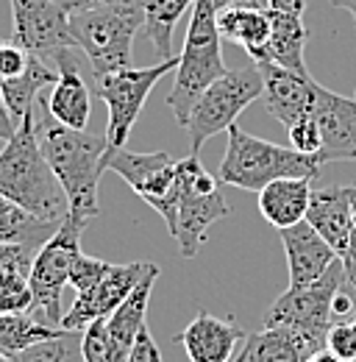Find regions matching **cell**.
Listing matches in <instances>:
<instances>
[{"label":"cell","mask_w":356,"mask_h":362,"mask_svg":"<svg viewBox=\"0 0 356 362\" xmlns=\"http://www.w3.org/2000/svg\"><path fill=\"white\" fill-rule=\"evenodd\" d=\"M34 123L44 159L70 201V212L92 221L100 212L97 187L100 176L106 173V153L112 148L109 139L78 129H67L59 120H53V115L44 109L42 95L34 109Z\"/></svg>","instance_id":"cell-1"},{"label":"cell","mask_w":356,"mask_h":362,"mask_svg":"<svg viewBox=\"0 0 356 362\" xmlns=\"http://www.w3.org/2000/svg\"><path fill=\"white\" fill-rule=\"evenodd\" d=\"M0 201L42 221H64L70 212V201L40 148L34 112L17 123L14 136L0 151Z\"/></svg>","instance_id":"cell-2"},{"label":"cell","mask_w":356,"mask_h":362,"mask_svg":"<svg viewBox=\"0 0 356 362\" xmlns=\"http://www.w3.org/2000/svg\"><path fill=\"white\" fill-rule=\"evenodd\" d=\"M145 28V0H92L70 11V31L87 56L92 78L129 67L134 40Z\"/></svg>","instance_id":"cell-3"},{"label":"cell","mask_w":356,"mask_h":362,"mask_svg":"<svg viewBox=\"0 0 356 362\" xmlns=\"http://www.w3.org/2000/svg\"><path fill=\"white\" fill-rule=\"evenodd\" d=\"M228 73L222 62V37L218 31V8L212 0H195L192 20L186 28V40L178 53L176 81L167 95V106L173 109L176 120L184 126L198 98Z\"/></svg>","instance_id":"cell-4"},{"label":"cell","mask_w":356,"mask_h":362,"mask_svg":"<svg viewBox=\"0 0 356 362\" xmlns=\"http://www.w3.org/2000/svg\"><path fill=\"white\" fill-rule=\"evenodd\" d=\"M320 168L323 162L317 156H307L295 148H284V145L259 139V136L242 132L234 123L228 129V145L222 153L218 179L237 189L259 192L270 181L287 179V176L317 179Z\"/></svg>","instance_id":"cell-5"},{"label":"cell","mask_w":356,"mask_h":362,"mask_svg":"<svg viewBox=\"0 0 356 362\" xmlns=\"http://www.w3.org/2000/svg\"><path fill=\"white\" fill-rule=\"evenodd\" d=\"M228 204L220 195V179L209 173L198 153L178 159V215L170 237L184 259H195L209 237V228L228 218Z\"/></svg>","instance_id":"cell-6"},{"label":"cell","mask_w":356,"mask_h":362,"mask_svg":"<svg viewBox=\"0 0 356 362\" xmlns=\"http://www.w3.org/2000/svg\"><path fill=\"white\" fill-rule=\"evenodd\" d=\"M89 218L67 212L56 234L37 251L31 262V290H34V307L31 315L47 326H61V293L70 284V268L76 257L81 254V234L87 228Z\"/></svg>","instance_id":"cell-7"},{"label":"cell","mask_w":356,"mask_h":362,"mask_svg":"<svg viewBox=\"0 0 356 362\" xmlns=\"http://www.w3.org/2000/svg\"><path fill=\"white\" fill-rule=\"evenodd\" d=\"M262 92H265V81L256 64L228 70L215 84H209L184 123L189 134V151L198 153L206 139L218 136L220 132H228L237 123V117L254 100L262 98Z\"/></svg>","instance_id":"cell-8"},{"label":"cell","mask_w":356,"mask_h":362,"mask_svg":"<svg viewBox=\"0 0 356 362\" xmlns=\"http://www.w3.org/2000/svg\"><path fill=\"white\" fill-rule=\"evenodd\" d=\"M345 284L343 262L337 259L326 276L304 287H287L265 313V326H290L309 337L323 351L328 343V329L334 323V296Z\"/></svg>","instance_id":"cell-9"},{"label":"cell","mask_w":356,"mask_h":362,"mask_svg":"<svg viewBox=\"0 0 356 362\" xmlns=\"http://www.w3.org/2000/svg\"><path fill=\"white\" fill-rule=\"evenodd\" d=\"M178 67V53L170 59H162L153 67H120L112 73H103L95 78V95L109 109L106 139L112 148H126L131 129L148 100L153 87Z\"/></svg>","instance_id":"cell-10"},{"label":"cell","mask_w":356,"mask_h":362,"mask_svg":"<svg viewBox=\"0 0 356 362\" xmlns=\"http://www.w3.org/2000/svg\"><path fill=\"white\" fill-rule=\"evenodd\" d=\"M106 170L117 173L134 192L173 231L178 215V159L167 151L136 153L129 148H109Z\"/></svg>","instance_id":"cell-11"},{"label":"cell","mask_w":356,"mask_h":362,"mask_svg":"<svg viewBox=\"0 0 356 362\" xmlns=\"http://www.w3.org/2000/svg\"><path fill=\"white\" fill-rule=\"evenodd\" d=\"M70 6L59 0H11V42L53 62L61 50L78 47L70 31Z\"/></svg>","instance_id":"cell-12"},{"label":"cell","mask_w":356,"mask_h":362,"mask_svg":"<svg viewBox=\"0 0 356 362\" xmlns=\"http://www.w3.org/2000/svg\"><path fill=\"white\" fill-rule=\"evenodd\" d=\"M153 268H156L153 262H126V265L109 262V268L95 287H89L84 293H76L73 307L61 315V329L84 332L92 320L109 317Z\"/></svg>","instance_id":"cell-13"},{"label":"cell","mask_w":356,"mask_h":362,"mask_svg":"<svg viewBox=\"0 0 356 362\" xmlns=\"http://www.w3.org/2000/svg\"><path fill=\"white\" fill-rule=\"evenodd\" d=\"M256 67L265 81V92H262L265 109L281 126L290 129L295 120L309 117L314 98L323 84H317L309 73H292L273 62H256Z\"/></svg>","instance_id":"cell-14"},{"label":"cell","mask_w":356,"mask_h":362,"mask_svg":"<svg viewBox=\"0 0 356 362\" xmlns=\"http://www.w3.org/2000/svg\"><path fill=\"white\" fill-rule=\"evenodd\" d=\"M76 50L78 47H67L53 59L59 70V81L50 87V92H42V103L53 115V120H59L61 126L87 132L92 115V92L76 62Z\"/></svg>","instance_id":"cell-15"},{"label":"cell","mask_w":356,"mask_h":362,"mask_svg":"<svg viewBox=\"0 0 356 362\" xmlns=\"http://www.w3.org/2000/svg\"><path fill=\"white\" fill-rule=\"evenodd\" d=\"M309 117L323 132L320 162H348L356 159V100L320 87Z\"/></svg>","instance_id":"cell-16"},{"label":"cell","mask_w":356,"mask_h":362,"mask_svg":"<svg viewBox=\"0 0 356 362\" xmlns=\"http://www.w3.org/2000/svg\"><path fill=\"white\" fill-rule=\"evenodd\" d=\"M245 332L231 317H218L206 310H201L195 320L176 337V343L184 346L189 362H231L239 351L237 346L245 343Z\"/></svg>","instance_id":"cell-17"},{"label":"cell","mask_w":356,"mask_h":362,"mask_svg":"<svg viewBox=\"0 0 356 362\" xmlns=\"http://www.w3.org/2000/svg\"><path fill=\"white\" fill-rule=\"evenodd\" d=\"M278 234H281V245H284V254H287L290 287H304V284L317 281L340 259L337 251L307 221H301V223L290 228H281Z\"/></svg>","instance_id":"cell-18"},{"label":"cell","mask_w":356,"mask_h":362,"mask_svg":"<svg viewBox=\"0 0 356 362\" xmlns=\"http://www.w3.org/2000/svg\"><path fill=\"white\" fill-rule=\"evenodd\" d=\"M307 223L337 251V257H343L345 248H348L351 231H354L348 187H320V189H312Z\"/></svg>","instance_id":"cell-19"},{"label":"cell","mask_w":356,"mask_h":362,"mask_svg":"<svg viewBox=\"0 0 356 362\" xmlns=\"http://www.w3.org/2000/svg\"><path fill=\"white\" fill-rule=\"evenodd\" d=\"M312 181L314 179H307V176H287V179H275L262 187L256 192L262 218L278 231L307 221V209H309V198L314 189Z\"/></svg>","instance_id":"cell-20"},{"label":"cell","mask_w":356,"mask_h":362,"mask_svg":"<svg viewBox=\"0 0 356 362\" xmlns=\"http://www.w3.org/2000/svg\"><path fill=\"white\" fill-rule=\"evenodd\" d=\"M159 279V268L148 273L131 293L126 296V301L106 317V334H109V346H112V357L114 362L129 360L134 340L139 334V329L145 326V315H148V301L153 293V284Z\"/></svg>","instance_id":"cell-21"},{"label":"cell","mask_w":356,"mask_h":362,"mask_svg":"<svg viewBox=\"0 0 356 362\" xmlns=\"http://www.w3.org/2000/svg\"><path fill=\"white\" fill-rule=\"evenodd\" d=\"M270 40H267L265 56L259 62H273L284 70L292 73H309L304 62V47L309 40V31L301 20L298 11H284V8H270Z\"/></svg>","instance_id":"cell-22"},{"label":"cell","mask_w":356,"mask_h":362,"mask_svg":"<svg viewBox=\"0 0 356 362\" xmlns=\"http://www.w3.org/2000/svg\"><path fill=\"white\" fill-rule=\"evenodd\" d=\"M218 31L222 40L239 45L254 62L265 56L267 40H270V11L254 8V6H228L218 11Z\"/></svg>","instance_id":"cell-23"},{"label":"cell","mask_w":356,"mask_h":362,"mask_svg":"<svg viewBox=\"0 0 356 362\" xmlns=\"http://www.w3.org/2000/svg\"><path fill=\"white\" fill-rule=\"evenodd\" d=\"M248 362H307L320 349L290 326H262L245 337Z\"/></svg>","instance_id":"cell-24"},{"label":"cell","mask_w":356,"mask_h":362,"mask_svg":"<svg viewBox=\"0 0 356 362\" xmlns=\"http://www.w3.org/2000/svg\"><path fill=\"white\" fill-rule=\"evenodd\" d=\"M59 81V70L50 67L44 59L34 56L28 59L25 70L14 78H6L0 81V92H3V100L8 106V115L14 117V123H20L28 112L37 109V100L47 87H53Z\"/></svg>","instance_id":"cell-25"},{"label":"cell","mask_w":356,"mask_h":362,"mask_svg":"<svg viewBox=\"0 0 356 362\" xmlns=\"http://www.w3.org/2000/svg\"><path fill=\"white\" fill-rule=\"evenodd\" d=\"M189 6H195V0H145V31L162 59L176 56L170 47L173 31Z\"/></svg>","instance_id":"cell-26"},{"label":"cell","mask_w":356,"mask_h":362,"mask_svg":"<svg viewBox=\"0 0 356 362\" xmlns=\"http://www.w3.org/2000/svg\"><path fill=\"white\" fill-rule=\"evenodd\" d=\"M59 332H61V326H47L42 320H37L31 313L0 315V354L11 360L20 351H25L28 346L47 340V337H53Z\"/></svg>","instance_id":"cell-27"},{"label":"cell","mask_w":356,"mask_h":362,"mask_svg":"<svg viewBox=\"0 0 356 362\" xmlns=\"http://www.w3.org/2000/svg\"><path fill=\"white\" fill-rule=\"evenodd\" d=\"M81 337H84V332L61 329L59 334L28 346L17 357H11V362H84Z\"/></svg>","instance_id":"cell-28"},{"label":"cell","mask_w":356,"mask_h":362,"mask_svg":"<svg viewBox=\"0 0 356 362\" xmlns=\"http://www.w3.org/2000/svg\"><path fill=\"white\" fill-rule=\"evenodd\" d=\"M31 307H34V290H31L28 273L0 276V315L31 313Z\"/></svg>","instance_id":"cell-29"},{"label":"cell","mask_w":356,"mask_h":362,"mask_svg":"<svg viewBox=\"0 0 356 362\" xmlns=\"http://www.w3.org/2000/svg\"><path fill=\"white\" fill-rule=\"evenodd\" d=\"M81 351H84V362H114L112 346H109V334H106V317L92 320L84 329Z\"/></svg>","instance_id":"cell-30"},{"label":"cell","mask_w":356,"mask_h":362,"mask_svg":"<svg viewBox=\"0 0 356 362\" xmlns=\"http://www.w3.org/2000/svg\"><path fill=\"white\" fill-rule=\"evenodd\" d=\"M290 148L307 153V156H317L320 159V151H323V132L317 126L314 117H301L295 120L290 129Z\"/></svg>","instance_id":"cell-31"},{"label":"cell","mask_w":356,"mask_h":362,"mask_svg":"<svg viewBox=\"0 0 356 362\" xmlns=\"http://www.w3.org/2000/svg\"><path fill=\"white\" fill-rule=\"evenodd\" d=\"M109 268V262H103V259H97V257H87L84 251L76 257V262H73V268H70V287L76 290V293H84L89 287H95L97 281H100V276L106 273Z\"/></svg>","instance_id":"cell-32"},{"label":"cell","mask_w":356,"mask_h":362,"mask_svg":"<svg viewBox=\"0 0 356 362\" xmlns=\"http://www.w3.org/2000/svg\"><path fill=\"white\" fill-rule=\"evenodd\" d=\"M40 248L23 243H0V276L6 273H31V262Z\"/></svg>","instance_id":"cell-33"},{"label":"cell","mask_w":356,"mask_h":362,"mask_svg":"<svg viewBox=\"0 0 356 362\" xmlns=\"http://www.w3.org/2000/svg\"><path fill=\"white\" fill-rule=\"evenodd\" d=\"M126 362H165L162 360L159 346H156V340H153V334H150V329H148V323L139 329V334H136V340H134L131 351H129V360Z\"/></svg>","instance_id":"cell-34"},{"label":"cell","mask_w":356,"mask_h":362,"mask_svg":"<svg viewBox=\"0 0 356 362\" xmlns=\"http://www.w3.org/2000/svg\"><path fill=\"white\" fill-rule=\"evenodd\" d=\"M340 262H343V271H345V281H354L356 279V226H354V231H351L348 248H345V254L340 257Z\"/></svg>","instance_id":"cell-35"},{"label":"cell","mask_w":356,"mask_h":362,"mask_svg":"<svg viewBox=\"0 0 356 362\" xmlns=\"http://www.w3.org/2000/svg\"><path fill=\"white\" fill-rule=\"evenodd\" d=\"M17 132V123H14V117L8 115V106H6V100H3V92H0V142H8L11 136Z\"/></svg>","instance_id":"cell-36"},{"label":"cell","mask_w":356,"mask_h":362,"mask_svg":"<svg viewBox=\"0 0 356 362\" xmlns=\"http://www.w3.org/2000/svg\"><path fill=\"white\" fill-rule=\"evenodd\" d=\"M307 362H343V360H340L337 354H331L328 349H323V351H317V354H312V357H309V360H307Z\"/></svg>","instance_id":"cell-37"},{"label":"cell","mask_w":356,"mask_h":362,"mask_svg":"<svg viewBox=\"0 0 356 362\" xmlns=\"http://www.w3.org/2000/svg\"><path fill=\"white\" fill-rule=\"evenodd\" d=\"M334 8H343V11H348L351 17L356 20V0H328Z\"/></svg>","instance_id":"cell-38"},{"label":"cell","mask_w":356,"mask_h":362,"mask_svg":"<svg viewBox=\"0 0 356 362\" xmlns=\"http://www.w3.org/2000/svg\"><path fill=\"white\" fill-rule=\"evenodd\" d=\"M348 195H351V218L356 226V184H348Z\"/></svg>","instance_id":"cell-39"},{"label":"cell","mask_w":356,"mask_h":362,"mask_svg":"<svg viewBox=\"0 0 356 362\" xmlns=\"http://www.w3.org/2000/svg\"><path fill=\"white\" fill-rule=\"evenodd\" d=\"M231 362H248V351H245V346H242V349L237 351V357H234Z\"/></svg>","instance_id":"cell-40"},{"label":"cell","mask_w":356,"mask_h":362,"mask_svg":"<svg viewBox=\"0 0 356 362\" xmlns=\"http://www.w3.org/2000/svg\"><path fill=\"white\" fill-rule=\"evenodd\" d=\"M348 323H351V337H354V346H356V315L351 317V320H348Z\"/></svg>","instance_id":"cell-41"},{"label":"cell","mask_w":356,"mask_h":362,"mask_svg":"<svg viewBox=\"0 0 356 362\" xmlns=\"http://www.w3.org/2000/svg\"><path fill=\"white\" fill-rule=\"evenodd\" d=\"M345 284H348V287H351V290L356 293V279H354V281H345Z\"/></svg>","instance_id":"cell-42"},{"label":"cell","mask_w":356,"mask_h":362,"mask_svg":"<svg viewBox=\"0 0 356 362\" xmlns=\"http://www.w3.org/2000/svg\"><path fill=\"white\" fill-rule=\"evenodd\" d=\"M0 362H11V360H8V357H3V354H0Z\"/></svg>","instance_id":"cell-43"},{"label":"cell","mask_w":356,"mask_h":362,"mask_svg":"<svg viewBox=\"0 0 356 362\" xmlns=\"http://www.w3.org/2000/svg\"><path fill=\"white\" fill-rule=\"evenodd\" d=\"M78 3H92V0H78Z\"/></svg>","instance_id":"cell-44"},{"label":"cell","mask_w":356,"mask_h":362,"mask_svg":"<svg viewBox=\"0 0 356 362\" xmlns=\"http://www.w3.org/2000/svg\"><path fill=\"white\" fill-rule=\"evenodd\" d=\"M354 100H356V92H354Z\"/></svg>","instance_id":"cell-45"},{"label":"cell","mask_w":356,"mask_h":362,"mask_svg":"<svg viewBox=\"0 0 356 362\" xmlns=\"http://www.w3.org/2000/svg\"><path fill=\"white\" fill-rule=\"evenodd\" d=\"M0 42H3V40H0Z\"/></svg>","instance_id":"cell-46"},{"label":"cell","mask_w":356,"mask_h":362,"mask_svg":"<svg viewBox=\"0 0 356 362\" xmlns=\"http://www.w3.org/2000/svg\"><path fill=\"white\" fill-rule=\"evenodd\" d=\"M354 362H356V360H354Z\"/></svg>","instance_id":"cell-47"}]
</instances>
